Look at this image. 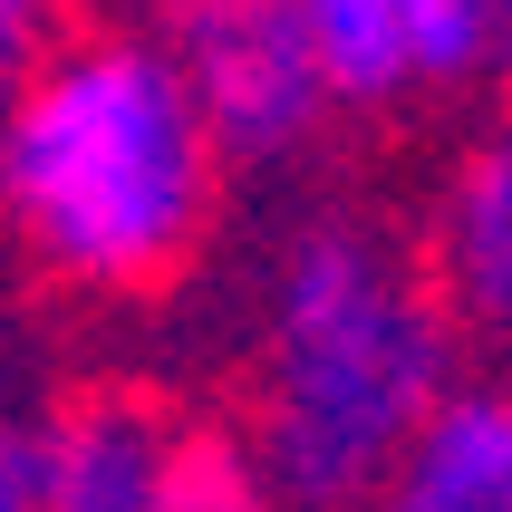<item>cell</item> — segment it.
Listing matches in <instances>:
<instances>
[{"label": "cell", "mask_w": 512, "mask_h": 512, "mask_svg": "<svg viewBox=\"0 0 512 512\" xmlns=\"http://www.w3.org/2000/svg\"><path fill=\"white\" fill-rule=\"evenodd\" d=\"M223 145L155 20H58L0 107V242L49 290L155 300L203 261Z\"/></svg>", "instance_id": "1"}, {"label": "cell", "mask_w": 512, "mask_h": 512, "mask_svg": "<svg viewBox=\"0 0 512 512\" xmlns=\"http://www.w3.org/2000/svg\"><path fill=\"white\" fill-rule=\"evenodd\" d=\"M455 377L464 329L426 261L358 213H319L271 261L242 455L281 512H358Z\"/></svg>", "instance_id": "2"}, {"label": "cell", "mask_w": 512, "mask_h": 512, "mask_svg": "<svg viewBox=\"0 0 512 512\" xmlns=\"http://www.w3.org/2000/svg\"><path fill=\"white\" fill-rule=\"evenodd\" d=\"M155 29H165L223 165H290L329 126V78H319L290 0H174Z\"/></svg>", "instance_id": "3"}, {"label": "cell", "mask_w": 512, "mask_h": 512, "mask_svg": "<svg viewBox=\"0 0 512 512\" xmlns=\"http://www.w3.org/2000/svg\"><path fill=\"white\" fill-rule=\"evenodd\" d=\"M174 416L126 387L0 397V512H155Z\"/></svg>", "instance_id": "4"}, {"label": "cell", "mask_w": 512, "mask_h": 512, "mask_svg": "<svg viewBox=\"0 0 512 512\" xmlns=\"http://www.w3.org/2000/svg\"><path fill=\"white\" fill-rule=\"evenodd\" d=\"M329 107H416L503 58L512 0H290Z\"/></svg>", "instance_id": "5"}, {"label": "cell", "mask_w": 512, "mask_h": 512, "mask_svg": "<svg viewBox=\"0 0 512 512\" xmlns=\"http://www.w3.org/2000/svg\"><path fill=\"white\" fill-rule=\"evenodd\" d=\"M358 512H512V406L455 377Z\"/></svg>", "instance_id": "6"}, {"label": "cell", "mask_w": 512, "mask_h": 512, "mask_svg": "<svg viewBox=\"0 0 512 512\" xmlns=\"http://www.w3.org/2000/svg\"><path fill=\"white\" fill-rule=\"evenodd\" d=\"M416 261H426L435 300L455 310V329L503 339V319H512V155L503 145H474V155L445 174Z\"/></svg>", "instance_id": "7"}, {"label": "cell", "mask_w": 512, "mask_h": 512, "mask_svg": "<svg viewBox=\"0 0 512 512\" xmlns=\"http://www.w3.org/2000/svg\"><path fill=\"white\" fill-rule=\"evenodd\" d=\"M155 512H281L261 493L252 455H242V435H213V426H184L174 435V464H165V493Z\"/></svg>", "instance_id": "8"}, {"label": "cell", "mask_w": 512, "mask_h": 512, "mask_svg": "<svg viewBox=\"0 0 512 512\" xmlns=\"http://www.w3.org/2000/svg\"><path fill=\"white\" fill-rule=\"evenodd\" d=\"M58 20H68V0H0V107H10V87L29 78V58L49 49Z\"/></svg>", "instance_id": "9"}, {"label": "cell", "mask_w": 512, "mask_h": 512, "mask_svg": "<svg viewBox=\"0 0 512 512\" xmlns=\"http://www.w3.org/2000/svg\"><path fill=\"white\" fill-rule=\"evenodd\" d=\"M10 377H20V310H10V290H0V397H10Z\"/></svg>", "instance_id": "10"}, {"label": "cell", "mask_w": 512, "mask_h": 512, "mask_svg": "<svg viewBox=\"0 0 512 512\" xmlns=\"http://www.w3.org/2000/svg\"><path fill=\"white\" fill-rule=\"evenodd\" d=\"M136 10H155V20H165V10H174V0H136Z\"/></svg>", "instance_id": "11"}]
</instances>
